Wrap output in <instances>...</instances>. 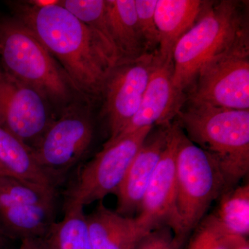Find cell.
I'll return each mask as SVG.
<instances>
[{"label": "cell", "mask_w": 249, "mask_h": 249, "mask_svg": "<svg viewBox=\"0 0 249 249\" xmlns=\"http://www.w3.org/2000/svg\"><path fill=\"white\" fill-rule=\"evenodd\" d=\"M14 18L45 46L77 91L101 96L117 54L106 40L58 4L39 8L26 1L9 3Z\"/></svg>", "instance_id": "cell-1"}, {"label": "cell", "mask_w": 249, "mask_h": 249, "mask_svg": "<svg viewBox=\"0 0 249 249\" xmlns=\"http://www.w3.org/2000/svg\"><path fill=\"white\" fill-rule=\"evenodd\" d=\"M248 8L235 0L206 1L199 18L178 40L173 53V83L186 98L199 70L210 60L249 45Z\"/></svg>", "instance_id": "cell-2"}, {"label": "cell", "mask_w": 249, "mask_h": 249, "mask_svg": "<svg viewBox=\"0 0 249 249\" xmlns=\"http://www.w3.org/2000/svg\"><path fill=\"white\" fill-rule=\"evenodd\" d=\"M184 103L176 116L178 125L214 160L228 188L235 187L249 170V110Z\"/></svg>", "instance_id": "cell-3"}, {"label": "cell", "mask_w": 249, "mask_h": 249, "mask_svg": "<svg viewBox=\"0 0 249 249\" xmlns=\"http://www.w3.org/2000/svg\"><path fill=\"white\" fill-rule=\"evenodd\" d=\"M0 65L49 103H68L76 90L45 46L14 17L0 16Z\"/></svg>", "instance_id": "cell-4"}, {"label": "cell", "mask_w": 249, "mask_h": 249, "mask_svg": "<svg viewBox=\"0 0 249 249\" xmlns=\"http://www.w3.org/2000/svg\"><path fill=\"white\" fill-rule=\"evenodd\" d=\"M229 190L222 172L181 129L177 155V190L170 229L183 245L211 205Z\"/></svg>", "instance_id": "cell-5"}, {"label": "cell", "mask_w": 249, "mask_h": 249, "mask_svg": "<svg viewBox=\"0 0 249 249\" xmlns=\"http://www.w3.org/2000/svg\"><path fill=\"white\" fill-rule=\"evenodd\" d=\"M154 127H145L103 145V150L80 168L65 193V205L84 207L116 195L131 163Z\"/></svg>", "instance_id": "cell-6"}, {"label": "cell", "mask_w": 249, "mask_h": 249, "mask_svg": "<svg viewBox=\"0 0 249 249\" xmlns=\"http://www.w3.org/2000/svg\"><path fill=\"white\" fill-rule=\"evenodd\" d=\"M93 132L89 114L70 106L51 123L31 148L37 163L55 186L89 151Z\"/></svg>", "instance_id": "cell-7"}, {"label": "cell", "mask_w": 249, "mask_h": 249, "mask_svg": "<svg viewBox=\"0 0 249 249\" xmlns=\"http://www.w3.org/2000/svg\"><path fill=\"white\" fill-rule=\"evenodd\" d=\"M185 101L249 110V45L210 60L201 67Z\"/></svg>", "instance_id": "cell-8"}, {"label": "cell", "mask_w": 249, "mask_h": 249, "mask_svg": "<svg viewBox=\"0 0 249 249\" xmlns=\"http://www.w3.org/2000/svg\"><path fill=\"white\" fill-rule=\"evenodd\" d=\"M48 103L0 65V124L31 148L53 121Z\"/></svg>", "instance_id": "cell-9"}, {"label": "cell", "mask_w": 249, "mask_h": 249, "mask_svg": "<svg viewBox=\"0 0 249 249\" xmlns=\"http://www.w3.org/2000/svg\"><path fill=\"white\" fill-rule=\"evenodd\" d=\"M155 56L147 55L133 61L120 62L109 73L101 95L109 132L106 142L115 140L138 111Z\"/></svg>", "instance_id": "cell-10"}, {"label": "cell", "mask_w": 249, "mask_h": 249, "mask_svg": "<svg viewBox=\"0 0 249 249\" xmlns=\"http://www.w3.org/2000/svg\"><path fill=\"white\" fill-rule=\"evenodd\" d=\"M181 132L178 122L172 123L169 142L144 194L138 213L134 217L142 235L171 225L176 199L177 155Z\"/></svg>", "instance_id": "cell-11"}, {"label": "cell", "mask_w": 249, "mask_h": 249, "mask_svg": "<svg viewBox=\"0 0 249 249\" xmlns=\"http://www.w3.org/2000/svg\"><path fill=\"white\" fill-rule=\"evenodd\" d=\"M173 76V60L163 61L155 55L139 110L115 140L143 127L170 124L176 117L186 98L177 92Z\"/></svg>", "instance_id": "cell-12"}, {"label": "cell", "mask_w": 249, "mask_h": 249, "mask_svg": "<svg viewBox=\"0 0 249 249\" xmlns=\"http://www.w3.org/2000/svg\"><path fill=\"white\" fill-rule=\"evenodd\" d=\"M153 128L131 163L116 195V212L124 217L134 218L138 213L144 194L169 142L172 122Z\"/></svg>", "instance_id": "cell-13"}, {"label": "cell", "mask_w": 249, "mask_h": 249, "mask_svg": "<svg viewBox=\"0 0 249 249\" xmlns=\"http://www.w3.org/2000/svg\"><path fill=\"white\" fill-rule=\"evenodd\" d=\"M206 2L201 0H157L155 19L160 46L157 55L160 60H173L175 45L196 22Z\"/></svg>", "instance_id": "cell-14"}, {"label": "cell", "mask_w": 249, "mask_h": 249, "mask_svg": "<svg viewBox=\"0 0 249 249\" xmlns=\"http://www.w3.org/2000/svg\"><path fill=\"white\" fill-rule=\"evenodd\" d=\"M108 24L119 63L147 55L139 29L135 0H106Z\"/></svg>", "instance_id": "cell-15"}, {"label": "cell", "mask_w": 249, "mask_h": 249, "mask_svg": "<svg viewBox=\"0 0 249 249\" xmlns=\"http://www.w3.org/2000/svg\"><path fill=\"white\" fill-rule=\"evenodd\" d=\"M86 218L92 249H129L142 237L134 218L124 217L102 203Z\"/></svg>", "instance_id": "cell-16"}, {"label": "cell", "mask_w": 249, "mask_h": 249, "mask_svg": "<svg viewBox=\"0 0 249 249\" xmlns=\"http://www.w3.org/2000/svg\"><path fill=\"white\" fill-rule=\"evenodd\" d=\"M0 163L14 178L56 193V186L37 163L31 147L1 124Z\"/></svg>", "instance_id": "cell-17"}, {"label": "cell", "mask_w": 249, "mask_h": 249, "mask_svg": "<svg viewBox=\"0 0 249 249\" xmlns=\"http://www.w3.org/2000/svg\"><path fill=\"white\" fill-rule=\"evenodd\" d=\"M55 204H20L0 209V227L5 233L20 239L42 238L55 221Z\"/></svg>", "instance_id": "cell-18"}, {"label": "cell", "mask_w": 249, "mask_h": 249, "mask_svg": "<svg viewBox=\"0 0 249 249\" xmlns=\"http://www.w3.org/2000/svg\"><path fill=\"white\" fill-rule=\"evenodd\" d=\"M219 199L217 209L208 217L226 235L247 238L249 233V184L233 187Z\"/></svg>", "instance_id": "cell-19"}, {"label": "cell", "mask_w": 249, "mask_h": 249, "mask_svg": "<svg viewBox=\"0 0 249 249\" xmlns=\"http://www.w3.org/2000/svg\"><path fill=\"white\" fill-rule=\"evenodd\" d=\"M63 219L55 222L46 236L52 249H92L84 207L65 205Z\"/></svg>", "instance_id": "cell-20"}, {"label": "cell", "mask_w": 249, "mask_h": 249, "mask_svg": "<svg viewBox=\"0 0 249 249\" xmlns=\"http://www.w3.org/2000/svg\"><path fill=\"white\" fill-rule=\"evenodd\" d=\"M56 193L0 175V209L20 204H55Z\"/></svg>", "instance_id": "cell-21"}, {"label": "cell", "mask_w": 249, "mask_h": 249, "mask_svg": "<svg viewBox=\"0 0 249 249\" xmlns=\"http://www.w3.org/2000/svg\"><path fill=\"white\" fill-rule=\"evenodd\" d=\"M60 5L98 32L117 54L108 24L106 0H60Z\"/></svg>", "instance_id": "cell-22"}, {"label": "cell", "mask_w": 249, "mask_h": 249, "mask_svg": "<svg viewBox=\"0 0 249 249\" xmlns=\"http://www.w3.org/2000/svg\"><path fill=\"white\" fill-rule=\"evenodd\" d=\"M235 237L221 231L206 216L193 231L186 249H230Z\"/></svg>", "instance_id": "cell-23"}, {"label": "cell", "mask_w": 249, "mask_h": 249, "mask_svg": "<svg viewBox=\"0 0 249 249\" xmlns=\"http://www.w3.org/2000/svg\"><path fill=\"white\" fill-rule=\"evenodd\" d=\"M157 3V0H135L137 20L147 55H157L160 46V36L155 19Z\"/></svg>", "instance_id": "cell-24"}, {"label": "cell", "mask_w": 249, "mask_h": 249, "mask_svg": "<svg viewBox=\"0 0 249 249\" xmlns=\"http://www.w3.org/2000/svg\"><path fill=\"white\" fill-rule=\"evenodd\" d=\"M183 244L168 227L154 229L142 235L132 249H182Z\"/></svg>", "instance_id": "cell-25"}, {"label": "cell", "mask_w": 249, "mask_h": 249, "mask_svg": "<svg viewBox=\"0 0 249 249\" xmlns=\"http://www.w3.org/2000/svg\"><path fill=\"white\" fill-rule=\"evenodd\" d=\"M18 249H52L46 237L22 240Z\"/></svg>", "instance_id": "cell-26"}, {"label": "cell", "mask_w": 249, "mask_h": 249, "mask_svg": "<svg viewBox=\"0 0 249 249\" xmlns=\"http://www.w3.org/2000/svg\"><path fill=\"white\" fill-rule=\"evenodd\" d=\"M28 4L36 7L43 8L47 6H53V5L58 4L60 0H30L25 1Z\"/></svg>", "instance_id": "cell-27"}, {"label": "cell", "mask_w": 249, "mask_h": 249, "mask_svg": "<svg viewBox=\"0 0 249 249\" xmlns=\"http://www.w3.org/2000/svg\"><path fill=\"white\" fill-rule=\"evenodd\" d=\"M230 249H249L248 240L245 237H235Z\"/></svg>", "instance_id": "cell-28"}, {"label": "cell", "mask_w": 249, "mask_h": 249, "mask_svg": "<svg viewBox=\"0 0 249 249\" xmlns=\"http://www.w3.org/2000/svg\"><path fill=\"white\" fill-rule=\"evenodd\" d=\"M5 236H6V233H5L3 229L0 227V245L4 242Z\"/></svg>", "instance_id": "cell-29"}, {"label": "cell", "mask_w": 249, "mask_h": 249, "mask_svg": "<svg viewBox=\"0 0 249 249\" xmlns=\"http://www.w3.org/2000/svg\"><path fill=\"white\" fill-rule=\"evenodd\" d=\"M0 173L2 174V175H9V176H11V175H10L9 173H8V171L6 170V168H5L1 164V163H0Z\"/></svg>", "instance_id": "cell-30"}, {"label": "cell", "mask_w": 249, "mask_h": 249, "mask_svg": "<svg viewBox=\"0 0 249 249\" xmlns=\"http://www.w3.org/2000/svg\"><path fill=\"white\" fill-rule=\"evenodd\" d=\"M133 247H132V248H130V249H133Z\"/></svg>", "instance_id": "cell-31"}, {"label": "cell", "mask_w": 249, "mask_h": 249, "mask_svg": "<svg viewBox=\"0 0 249 249\" xmlns=\"http://www.w3.org/2000/svg\"><path fill=\"white\" fill-rule=\"evenodd\" d=\"M0 175H2V174L0 173Z\"/></svg>", "instance_id": "cell-32"}]
</instances>
